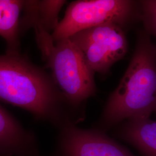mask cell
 <instances>
[{
  "instance_id": "6da1fadb",
  "label": "cell",
  "mask_w": 156,
  "mask_h": 156,
  "mask_svg": "<svg viewBox=\"0 0 156 156\" xmlns=\"http://www.w3.org/2000/svg\"><path fill=\"white\" fill-rule=\"evenodd\" d=\"M0 100L60 128L71 121L50 78L19 54L0 56Z\"/></svg>"
},
{
  "instance_id": "7a4b0ae2",
  "label": "cell",
  "mask_w": 156,
  "mask_h": 156,
  "mask_svg": "<svg viewBox=\"0 0 156 156\" xmlns=\"http://www.w3.org/2000/svg\"><path fill=\"white\" fill-rule=\"evenodd\" d=\"M156 112V46L142 32L128 68L109 97L102 115L104 131L125 119L149 117Z\"/></svg>"
},
{
  "instance_id": "3957f363",
  "label": "cell",
  "mask_w": 156,
  "mask_h": 156,
  "mask_svg": "<svg viewBox=\"0 0 156 156\" xmlns=\"http://www.w3.org/2000/svg\"><path fill=\"white\" fill-rule=\"evenodd\" d=\"M35 31L43 57L67 103L76 107L94 94V73L72 40L61 39L55 44L49 32L42 28H36Z\"/></svg>"
},
{
  "instance_id": "277c9868",
  "label": "cell",
  "mask_w": 156,
  "mask_h": 156,
  "mask_svg": "<svg viewBox=\"0 0 156 156\" xmlns=\"http://www.w3.org/2000/svg\"><path fill=\"white\" fill-rule=\"evenodd\" d=\"M136 3L128 0L76 1L68 6L64 17L53 31L56 42L78 32L106 23L123 27L135 16Z\"/></svg>"
},
{
  "instance_id": "5b68a950",
  "label": "cell",
  "mask_w": 156,
  "mask_h": 156,
  "mask_svg": "<svg viewBox=\"0 0 156 156\" xmlns=\"http://www.w3.org/2000/svg\"><path fill=\"white\" fill-rule=\"evenodd\" d=\"M69 38L80 50L87 66L93 73H107L127 51L123 27L115 23L84 30Z\"/></svg>"
},
{
  "instance_id": "8992f818",
  "label": "cell",
  "mask_w": 156,
  "mask_h": 156,
  "mask_svg": "<svg viewBox=\"0 0 156 156\" xmlns=\"http://www.w3.org/2000/svg\"><path fill=\"white\" fill-rule=\"evenodd\" d=\"M56 156H134L100 129H84L71 121L60 128Z\"/></svg>"
},
{
  "instance_id": "52a82bcc",
  "label": "cell",
  "mask_w": 156,
  "mask_h": 156,
  "mask_svg": "<svg viewBox=\"0 0 156 156\" xmlns=\"http://www.w3.org/2000/svg\"><path fill=\"white\" fill-rule=\"evenodd\" d=\"M38 142L33 133L23 127L0 106V156H38Z\"/></svg>"
},
{
  "instance_id": "ba28073f",
  "label": "cell",
  "mask_w": 156,
  "mask_h": 156,
  "mask_svg": "<svg viewBox=\"0 0 156 156\" xmlns=\"http://www.w3.org/2000/svg\"><path fill=\"white\" fill-rule=\"evenodd\" d=\"M117 135L134 145L144 156H156V121L149 117L129 119Z\"/></svg>"
},
{
  "instance_id": "9c48e42d",
  "label": "cell",
  "mask_w": 156,
  "mask_h": 156,
  "mask_svg": "<svg viewBox=\"0 0 156 156\" xmlns=\"http://www.w3.org/2000/svg\"><path fill=\"white\" fill-rule=\"evenodd\" d=\"M24 1L0 0V36L5 40L7 54L18 55L19 17Z\"/></svg>"
},
{
  "instance_id": "30bf717a",
  "label": "cell",
  "mask_w": 156,
  "mask_h": 156,
  "mask_svg": "<svg viewBox=\"0 0 156 156\" xmlns=\"http://www.w3.org/2000/svg\"><path fill=\"white\" fill-rule=\"evenodd\" d=\"M66 1H26L24 8L26 10V19L31 25L40 26L48 32V29L56 28L58 22L59 11ZM53 30V31H54Z\"/></svg>"
},
{
  "instance_id": "8fae6325",
  "label": "cell",
  "mask_w": 156,
  "mask_h": 156,
  "mask_svg": "<svg viewBox=\"0 0 156 156\" xmlns=\"http://www.w3.org/2000/svg\"><path fill=\"white\" fill-rule=\"evenodd\" d=\"M142 16L149 33L156 37V0L141 2Z\"/></svg>"
},
{
  "instance_id": "7c38bea8",
  "label": "cell",
  "mask_w": 156,
  "mask_h": 156,
  "mask_svg": "<svg viewBox=\"0 0 156 156\" xmlns=\"http://www.w3.org/2000/svg\"></svg>"
}]
</instances>
